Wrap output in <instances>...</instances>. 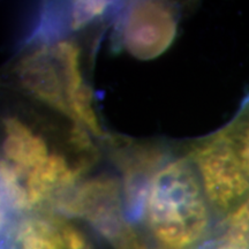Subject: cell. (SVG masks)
Masks as SVG:
<instances>
[{
  "label": "cell",
  "mask_w": 249,
  "mask_h": 249,
  "mask_svg": "<svg viewBox=\"0 0 249 249\" xmlns=\"http://www.w3.org/2000/svg\"><path fill=\"white\" fill-rule=\"evenodd\" d=\"M214 214L187 156L170 160L149 186L142 219L160 249H200L213 236Z\"/></svg>",
  "instance_id": "obj_1"
},
{
  "label": "cell",
  "mask_w": 249,
  "mask_h": 249,
  "mask_svg": "<svg viewBox=\"0 0 249 249\" xmlns=\"http://www.w3.org/2000/svg\"><path fill=\"white\" fill-rule=\"evenodd\" d=\"M186 156L194 165L216 218L222 220L249 196V178L226 126L193 143Z\"/></svg>",
  "instance_id": "obj_2"
},
{
  "label": "cell",
  "mask_w": 249,
  "mask_h": 249,
  "mask_svg": "<svg viewBox=\"0 0 249 249\" xmlns=\"http://www.w3.org/2000/svg\"><path fill=\"white\" fill-rule=\"evenodd\" d=\"M57 207L65 217L86 220L108 241L126 219L121 180L111 174H98L74 187Z\"/></svg>",
  "instance_id": "obj_3"
},
{
  "label": "cell",
  "mask_w": 249,
  "mask_h": 249,
  "mask_svg": "<svg viewBox=\"0 0 249 249\" xmlns=\"http://www.w3.org/2000/svg\"><path fill=\"white\" fill-rule=\"evenodd\" d=\"M178 22V11L169 2H133L121 18V45L127 53L139 60H152L173 44Z\"/></svg>",
  "instance_id": "obj_4"
},
{
  "label": "cell",
  "mask_w": 249,
  "mask_h": 249,
  "mask_svg": "<svg viewBox=\"0 0 249 249\" xmlns=\"http://www.w3.org/2000/svg\"><path fill=\"white\" fill-rule=\"evenodd\" d=\"M121 172L124 210L128 220L142 217L143 204L156 173L167 160V152L157 143L117 142L112 150Z\"/></svg>",
  "instance_id": "obj_5"
},
{
  "label": "cell",
  "mask_w": 249,
  "mask_h": 249,
  "mask_svg": "<svg viewBox=\"0 0 249 249\" xmlns=\"http://www.w3.org/2000/svg\"><path fill=\"white\" fill-rule=\"evenodd\" d=\"M14 71L20 86L29 95L75 124L67 103L64 76L52 46L39 45L26 52L18 59Z\"/></svg>",
  "instance_id": "obj_6"
},
{
  "label": "cell",
  "mask_w": 249,
  "mask_h": 249,
  "mask_svg": "<svg viewBox=\"0 0 249 249\" xmlns=\"http://www.w3.org/2000/svg\"><path fill=\"white\" fill-rule=\"evenodd\" d=\"M2 128L1 163L8 165L21 177L27 176L51 155L44 138L18 118H5Z\"/></svg>",
  "instance_id": "obj_7"
},
{
  "label": "cell",
  "mask_w": 249,
  "mask_h": 249,
  "mask_svg": "<svg viewBox=\"0 0 249 249\" xmlns=\"http://www.w3.org/2000/svg\"><path fill=\"white\" fill-rule=\"evenodd\" d=\"M11 249H70L59 214L29 213L15 222L9 235Z\"/></svg>",
  "instance_id": "obj_8"
},
{
  "label": "cell",
  "mask_w": 249,
  "mask_h": 249,
  "mask_svg": "<svg viewBox=\"0 0 249 249\" xmlns=\"http://www.w3.org/2000/svg\"><path fill=\"white\" fill-rule=\"evenodd\" d=\"M217 234L235 249H249V196L220 220Z\"/></svg>",
  "instance_id": "obj_9"
},
{
  "label": "cell",
  "mask_w": 249,
  "mask_h": 249,
  "mask_svg": "<svg viewBox=\"0 0 249 249\" xmlns=\"http://www.w3.org/2000/svg\"><path fill=\"white\" fill-rule=\"evenodd\" d=\"M226 127L242 169L249 178V101L242 107L234 119L226 124Z\"/></svg>",
  "instance_id": "obj_10"
},
{
  "label": "cell",
  "mask_w": 249,
  "mask_h": 249,
  "mask_svg": "<svg viewBox=\"0 0 249 249\" xmlns=\"http://www.w3.org/2000/svg\"><path fill=\"white\" fill-rule=\"evenodd\" d=\"M111 2L99 0H80L71 2L70 9V27L71 30H81L99 20L107 13Z\"/></svg>",
  "instance_id": "obj_11"
},
{
  "label": "cell",
  "mask_w": 249,
  "mask_h": 249,
  "mask_svg": "<svg viewBox=\"0 0 249 249\" xmlns=\"http://www.w3.org/2000/svg\"><path fill=\"white\" fill-rule=\"evenodd\" d=\"M113 249H149L144 236L130 222H127L108 240Z\"/></svg>",
  "instance_id": "obj_12"
},
{
  "label": "cell",
  "mask_w": 249,
  "mask_h": 249,
  "mask_svg": "<svg viewBox=\"0 0 249 249\" xmlns=\"http://www.w3.org/2000/svg\"><path fill=\"white\" fill-rule=\"evenodd\" d=\"M60 216V214H59ZM61 229L66 238L68 248L70 249H97L95 242L90 238L85 230L77 224L68 219V217L60 216Z\"/></svg>",
  "instance_id": "obj_13"
}]
</instances>
